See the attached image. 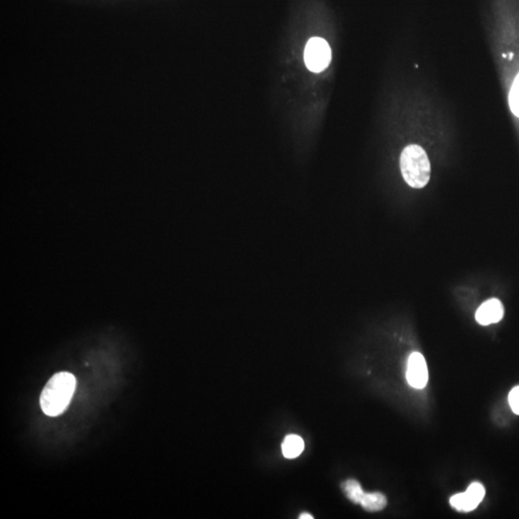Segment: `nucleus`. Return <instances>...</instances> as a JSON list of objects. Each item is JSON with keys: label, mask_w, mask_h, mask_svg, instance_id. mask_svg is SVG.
<instances>
[{"label": "nucleus", "mask_w": 519, "mask_h": 519, "mask_svg": "<svg viewBox=\"0 0 519 519\" xmlns=\"http://www.w3.org/2000/svg\"><path fill=\"white\" fill-rule=\"evenodd\" d=\"M76 388V379L69 372L53 375L41 394V408L48 417H57L67 410Z\"/></svg>", "instance_id": "1"}, {"label": "nucleus", "mask_w": 519, "mask_h": 519, "mask_svg": "<svg viewBox=\"0 0 519 519\" xmlns=\"http://www.w3.org/2000/svg\"><path fill=\"white\" fill-rule=\"evenodd\" d=\"M401 173L405 182L413 189H422L431 178V163L426 151L418 144H408L400 155Z\"/></svg>", "instance_id": "2"}, {"label": "nucleus", "mask_w": 519, "mask_h": 519, "mask_svg": "<svg viewBox=\"0 0 519 519\" xmlns=\"http://www.w3.org/2000/svg\"><path fill=\"white\" fill-rule=\"evenodd\" d=\"M303 56L309 71L314 73L325 71L332 62V49L328 41L317 35L308 38Z\"/></svg>", "instance_id": "3"}, {"label": "nucleus", "mask_w": 519, "mask_h": 519, "mask_svg": "<svg viewBox=\"0 0 519 519\" xmlns=\"http://www.w3.org/2000/svg\"><path fill=\"white\" fill-rule=\"evenodd\" d=\"M485 495L484 485L481 483L474 482L470 485L465 492L453 495L450 499V504L457 511L468 513L479 506Z\"/></svg>", "instance_id": "4"}, {"label": "nucleus", "mask_w": 519, "mask_h": 519, "mask_svg": "<svg viewBox=\"0 0 519 519\" xmlns=\"http://www.w3.org/2000/svg\"><path fill=\"white\" fill-rule=\"evenodd\" d=\"M408 383L415 389H423L428 382V367L426 360L422 353L413 352L410 355L406 372Z\"/></svg>", "instance_id": "5"}, {"label": "nucleus", "mask_w": 519, "mask_h": 519, "mask_svg": "<svg viewBox=\"0 0 519 519\" xmlns=\"http://www.w3.org/2000/svg\"><path fill=\"white\" fill-rule=\"evenodd\" d=\"M503 304L496 298H492L478 308L475 319L481 325L487 326L489 324L497 323L503 319Z\"/></svg>", "instance_id": "6"}, {"label": "nucleus", "mask_w": 519, "mask_h": 519, "mask_svg": "<svg viewBox=\"0 0 519 519\" xmlns=\"http://www.w3.org/2000/svg\"><path fill=\"white\" fill-rule=\"evenodd\" d=\"M304 441L297 435H288L282 443L283 455L287 459L297 458L304 450Z\"/></svg>", "instance_id": "7"}, {"label": "nucleus", "mask_w": 519, "mask_h": 519, "mask_svg": "<svg viewBox=\"0 0 519 519\" xmlns=\"http://www.w3.org/2000/svg\"><path fill=\"white\" fill-rule=\"evenodd\" d=\"M388 501L386 496L381 492H371V494H365L360 501V506L367 511H379L386 508Z\"/></svg>", "instance_id": "8"}, {"label": "nucleus", "mask_w": 519, "mask_h": 519, "mask_svg": "<svg viewBox=\"0 0 519 519\" xmlns=\"http://www.w3.org/2000/svg\"><path fill=\"white\" fill-rule=\"evenodd\" d=\"M341 487H343V492H345L346 497H347L351 502H353V503L355 504L360 503L362 496H364L365 492L362 490V487H360V484L358 481L353 479L345 481L343 485H341Z\"/></svg>", "instance_id": "9"}, {"label": "nucleus", "mask_w": 519, "mask_h": 519, "mask_svg": "<svg viewBox=\"0 0 519 519\" xmlns=\"http://www.w3.org/2000/svg\"><path fill=\"white\" fill-rule=\"evenodd\" d=\"M509 106L511 113L519 119V73L516 76L509 91Z\"/></svg>", "instance_id": "10"}, {"label": "nucleus", "mask_w": 519, "mask_h": 519, "mask_svg": "<svg viewBox=\"0 0 519 519\" xmlns=\"http://www.w3.org/2000/svg\"><path fill=\"white\" fill-rule=\"evenodd\" d=\"M509 404L511 411L519 415V386L514 387L509 393Z\"/></svg>", "instance_id": "11"}, {"label": "nucleus", "mask_w": 519, "mask_h": 519, "mask_svg": "<svg viewBox=\"0 0 519 519\" xmlns=\"http://www.w3.org/2000/svg\"><path fill=\"white\" fill-rule=\"evenodd\" d=\"M300 519H312L314 518V516H312V514H302L301 516H299Z\"/></svg>", "instance_id": "12"}]
</instances>
